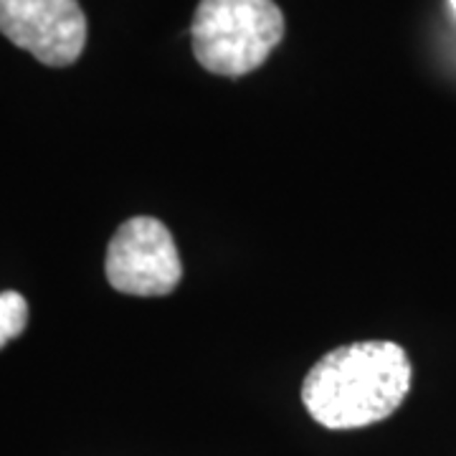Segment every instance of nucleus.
<instances>
[{"label":"nucleus","mask_w":456,"mask_h":456,"mask_svg":"<svg viewBox=\"0 0 456 456\" xmlns=\"http://www.w3.org/2000/svg\"><path fill=\"white\" fill-rule=\"evenodd\" d=\"M413 368L395 342L368 340L335 347L310 368L302 403L330 431L365 428L393 416L406 401Z\"/></svg>","instance_id":"nucleus-1"},{"label":"nucleus","mask_w":456,"mask_h":456,"mask_svg":"<svg viewBox=\"0 0 456 456\" xmlns=\"http://www.w3.org/2000/svg\"><path fill=\"white\" fill-rule=\"evenodd\" d=\"M284 31L287 20L274 0H200L191 41L206 71L239 79L269 59Z\"/></svg>","instance_id":"nucleus-2"},{"label":"nucleus","mask_w":456,"mask_h":456,"mask_svg":"<svg viewBox=\"0 0 456 456\" xmlns=\"http://www.w3.org/2000/svg\"><path fill=\"white\" fill-rule=\"evenodd\" d=\"M112 289L132 297H165L183 279L178 246L163 221L134 216L114 231L104 261Z\"/></svg>","instance_id":"nucleus-3"},{"label":"nucleus","mask_w":456,"mask_h":456,"mask_svg":"<svg viewBox=\"0 0 456 456\" xmlns=\"http://www.w3.org/2000/svg\"><path fill=\"white\" fill-rule=\"evenodd\" d=\"M0 33L36 61L64 69L84 53L86 16L77 0H0Z\"/></svg>","instance_id":"nucleus-4"},{"label":"nucleus","mask_w":456,"mask_h":456,"mask_svg":"<svg viewBox=\"0 0 456 456\" xmlns=\"http://www.w3.org/2000/svg\"><path fill=\"white\" fill-rule=\"evenodd\" d=\"M28 325V302L20 292H0V350L23 335Z\"/></svg>","instance_id":"nucleus-5"},{"label":"nucleus","mask_w":456,"mask_h":456,"mask_svg":"<svg viewBox=\"0 0 456 456\" xmlns=\"http://www.w3.org/2000/svg\"><path fill=\"white\" fill-rule=\"evenodd\" d=\"M452 3V11H454V16H456V0H449Z\"/></svg>","instance_id":"nucleus-6"}]
</instances>
